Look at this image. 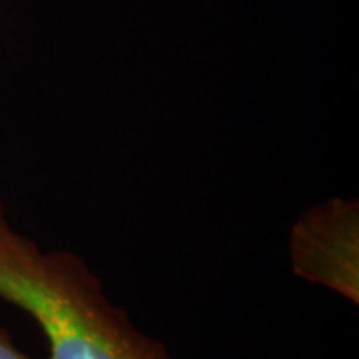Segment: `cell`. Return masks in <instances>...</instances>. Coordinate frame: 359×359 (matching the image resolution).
Here are the masks:
<instances>
[{
  "label": "cell",
  "instance_id": "cell-1",
  "mask_svg": "<svg viewBox=\"0 0 359 359\" xmlns=\"http://www.w3.org/2000/svg\"><path fill=\"white\" fill-rule=\"evenodd\" d=\"M0 299L39 325L48 359H174L106 295L84 257L40 248L11 224L2 200Z\"/></svg>",
  "mask_w": 359,
  "mask_h": 359
},
{
  "label": "cell",
  "instance_id": "cell-2",
  "mask_svg": "<svg viewBox=\"0 0 359 359\" xmlns=\"http://www.w3.org/2000/svg\"><path fill=\"white\" fill-rule=\"evenodd\" d=\"M287 257L297 278L358 306V200L335 196L306 208L290 228Z\"/></svg>",
  "mask_w": 359,
  "mask_h": 359
},
{
  "label": "cell",
  "instance_id": "cell-3",
  "mask_svg": "<svg viewBox=\"0 0 359 359\" xmlns=\"http://www.w3.org/2000/svg\"><path fill=\"white\" fill-rule=\"evenodd\" d=\"M0 359H30L25 351L18 349V346L13 341V337L2 327H0Z\"/></svg>",
  "mask_w": 359,
  "mask_h": 359
}]
</instances>
